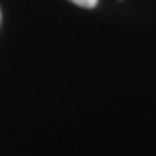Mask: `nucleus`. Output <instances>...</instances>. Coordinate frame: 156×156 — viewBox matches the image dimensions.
Wrapping results in <instances>:
<instances>
[{
  "label": "nucleus",
  "mask_w": 156,
  "mask_h": 156,
  "mask_svg": "<svg viewBox=\"0 0 156 156\" xmlns=\"http://www.w3.org/2000/svg\"><path fill=\"white\" fill-rule=\"evenodd\" d=\"M71 4H76L80 7H85V9H94L97 5V0H69Z\"/></svg>",
  "instance_id": "1"
}]
</instances>
